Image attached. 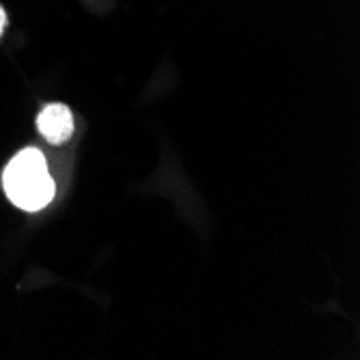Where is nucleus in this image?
<instances>
[{
	"instance_id": "obj_1",
	"label": "nucleus",
	"mask_w": 360,
	"mask_h": 360,
	"mask_svg": "<svg viewBox=\"0 0 360 360\" xmlns=\"http://www.w3.org/2000/svg\"><path fill=\"white\" fill-rule=\"evenodd\" d=\"M3 186L9 201L24 212L44 210L56 192L44 153L32 147L20 151L9 162L3 173Z\"/></svg>"
},
{
	"instance_id": "obj_2",
	"label": "nucleus",
	"mask_w": 360,
	"mask_h": 360,
	"mask_svg": "<svg viewBox=\"0 0 360 360\" xmlns=\"http://www.w3.org/2000/svg\"><path fill=\"white\" fill-rule=\"evenodd\" d=\"M37 129L52 145H63L74 136V115L65 104H50L37 117Z\"/></svg>"
},
{
	"instance_id": "obj_3",
	"label": "nucleus",
	"mask_w": 360,
	"mask_h": 360,
	"mask_svg": "<svg viewBox=\"0 0 360 360\" xmlns=\"http://www.w3.org/2000/svg\"><path fill=\"white\" fill-rule=\"evenodd\" d=\"M5 28H7V13H5L3 7H0V37H3Z\"/></svg>"
}]
</instances>
